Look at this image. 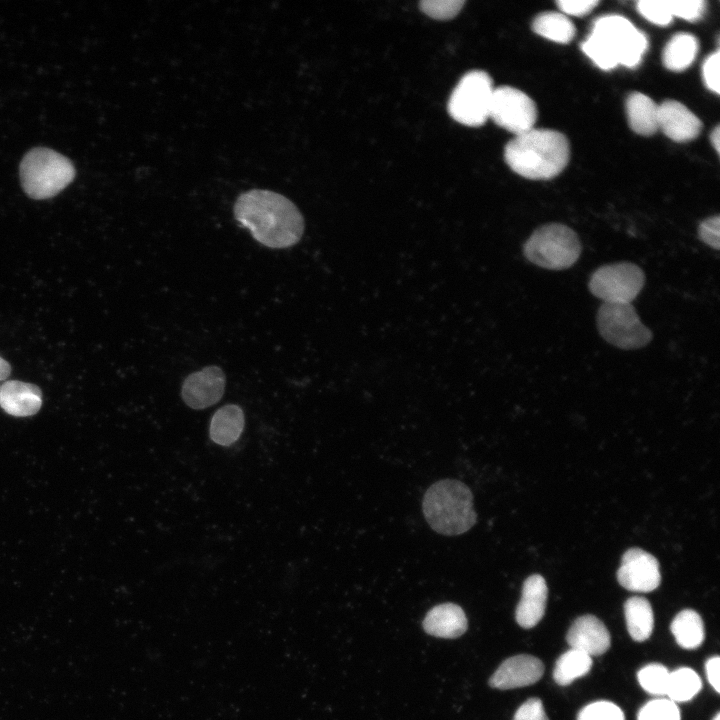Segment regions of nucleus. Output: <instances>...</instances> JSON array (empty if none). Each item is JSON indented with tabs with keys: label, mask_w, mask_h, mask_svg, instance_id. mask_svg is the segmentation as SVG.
Segmentation results:
<instances>
[{
	"label": "nucleus",
	"mask_w": 720,
	"mask_h": 720,
	"mask_svg": "<svg viewBox=\"0 0 720 720\" xmlns=\"http://www.w3.org/2000/svg\"><path fill=\"white\" fill-rule=\"evenodd\" d=\"M234 216L257 242L269 248L291 247L304 232L299 209L285 196L269 190L253 189L240 194Z\"/></svg>",
	"instance_id": "f257e3e1"
},
{
	"label": "nucleus",
	"mask_w": 720,
	"mask_h": 720,
	"mask_svg": "<svg viewBox=\"0 0 720 720\" xmlns=\"http://www.w3.org/2000/svg\"><path fill=\"white\" fill-rule=\"evenodd\" d=\"M570 147L564 134L549 129H531L515 136L504 149L507 165L531 180H548L569 162Z\"/></svg>",
	"instance_id": "f03ea898"
},
{
	"label": "nucleus",
	"mask_w": 720,
	"mask_h": 720,
	"mask_svg": "<svg viewBox=\"0 0 720 720\" xmlns=\"http://www.w3.org/2000/svg\"><path fill=\"white\" fill-rule=\"evenodd\" d=\"M646 36L628 19L607 15L594 22L593 29L582 43V51L601 69L610 70L619 64L636 67L647 49Z\"/></svg>",
	"instance_id": "7ed1b4c3"
},
{
	"label": "nucleus",
	"mask_w": 720,
	"mask_h": 720,
	"mask_svg": "<svg viewBox=\"0 0 720 720\" xmlns=\"http://www.w3.org/2000/svg\"><path fill=\"white\" fill-rule=\"evenodd\" d=\"M423 513L430 527L443 535H459L476 523L470 489L454 479L431 485L423 498Z\"/></svg>",
	"instance_id": "20e7f679"
},
{
	"label": "nucleus",
	"mask_w": 720,
	"mask_h": 720,
	"mask_svg": "<svg viewBox=\"0 0 720 720\" xmlns=\"http://www.w3.org/2000/svg\"><path fill=\"white\" fill-rule=\"evenodd\" d=\"M21 185L32 199L56 196L75 177L72 162L64 155L46 147H36L23 157L19 168Z\"/></svg>",
	"instance_id": "39448f33"
},
{
	"label": "nucleus",
	"mask_w": 720,
	"mask_h": 720,
	"mask_svg": "<svg viewBox=\"0 0 720 720\" xmlns=\"http://www.w3.org/2000/svg\"><path fill=\"white\" fill-rule=\"evenodd\" d=\"M582 246L576 232L562 223L538 227L523 245L528 261L548 270H564L580 257Z\"/></svg>",
	"instance_id": "423d86ee"
},
{
	"label": "nucleus",
	"mask_w": 720,
	"mask_h": 720,
	"mask_svg": "<svg viewBox=\"0 0 720 720\" xmlns=\"http://www.w3.org/2000/svg\"><path fill=\"white\" fill-rule=\"evenodd\" d=\"M596 324L605 341L624 350L643 348L653 338L631 303L603 302L596 314Z\"/></svg>",
	"instance_id": "0eeeda50"
},
{
	"label": "nucleus",
	"mask_w": 720,
	"mask_h": 720,
	"mask_svg": "<svg viewBox=\"0 0 720 720\" xmlns=\"http://www.w3.org/2000/svg\"><path fill=\"white\" fill-rule=\"evenodd\" d=\"M493 91L489 74L482 70L469 71L451 93L448 102L450 116L466 126L483 125L489 118Z\"/></svg>",
	"instance_id": "6e6552de"
},
{
	"label": "nucleus",
	"mask_w": 720,
	"mask_h": 720,
	"mask_svg": "<svg viewBox=\"0 0 720 720\" xmlns=\"http://www.w3.org/2000/svg\"><path fill=\"white\" fill-rule=\"evenodd\" d=\"M643 270L632 262L602 265L591 275L590 292L603 302L631 303L645 284Z\"/></svg>",
	"instance_id": "1a4fd4ad"
},
{
	"label": "nucleus",
	"mask_w": 720,
	"mask_h": 720,
	"mask_svg": "<svg viewBox=\"0 0 720 720\" xmlns=\"http://www.w3.org/2000/svg\"><path fill=\"white\" fill-rule=\"evenodd\" d=\"M489 118L515 136L534 128L537 108L523 91L511 86L494 88Z\"/></svg>",
	"instance_id": "9d476101"
},
{
	"label": "nucleus",
	"mask_w": 720,
	"mask_h": 720,
	"mask_svg": "<svg viewBox=\"0 0 720 720\" xmlns=\"http://www.w3.org/2000/svg\"><path fill=\"white\" fill-rule=\"evenodd\" d=\"M617 579L620 585L629 591H653L661 582L659 563L643 549L630 548L622 556Z\"/></svg>",
	"instance_id": "9b49d317"
},
{
	"label": "nucleus",
	"mask_w": 720,
	"mask_h": 720,
	"mask_svg": "<svg viewBox=\"0 0 720 720\" xmlns=\"http://www.w3.org/2000/svg\"><path fill=\"white\" fill-rule=\"evenodd\" d=\"M226 377L218 366H207L188 375L181 395L190 408L205 409L216 404L223 396Z\"/></svg>",
	"instance_id": "f8f14e48"
},
{
	"label": "nucleus",
	"mask_w": 720,
	"mask_h": 720,
	"mask_svg": "<svg viewBox=\"0 0 720 720\" xmlns=\"http://www.w3.org/2000/svg\"><path fill=\"white\" fill-rule=\"evenodd\" d=\"M544 665L528 654L512 656L498 667L489 679L492 688L507 690L532 685L540 680Z\"/></svg>",
	"instance_id": "ddd939ff"
},
{
	"label": "nucleus",
	"mask_w": 720,
	"mask_h": 720,
	"mask_svg": "<svg viewBox=\"0 0 720 720\" xmlns=\"http://www.w3.org/2000/svg\"><path fill=\"white\" fill-rule=\"evenodd\" d=\"M701 128L699 118L681 102L670 99L658 105V129L671 140L690 141L699 135Z\"/></svg>",
	"instance_id": "4468645a"
},
{
	"label": "nucleus",
	"mask_w": 720,
	"mask_h": 720,
	"mask_svg": "<svg viewBox=\"0 0 720 720\" xmlns=\"http://www.w3.org/2000/svg\"><path fill=\"white\" fill-rule=\"evenodd\" d=\"M566 640L571 649L589 656L605 653L610 647V634L606 626L594 615L578 617L570 626Z\"/></svg>",
	"instance_id": "2eb2a0df"
},
{
	"label": "nucleus",
	"mask_w": 720,
	"mask_h": 720,
	"mask_svg": "<svg viewBox=\"0 0 720 720\" xmlns=\"http://www.w3.org/2000/svg\"><path fill=\"white\" fill-rule=\"evenodd\" d=\"M41 405L42 392L35 384L11 380L0 387V406L12 416L34 415Z\"/></svg>",
	"instance_id": "dca6fc26"
},
{
	"label": "nucleus",
	"mask_w": 720,
	"mask_h": 720,
	"mask_svg": "<svg viewBox=\"0 0 720 720\" xmlns=\"http://www.w3.org/2000/svg\"><path fill=\"white\" fill-rule=\"evenodd\" d=\"M548 595L545 579L539 574L529 576L523 583L522 595L516 607L517 623L523 628H532L542 619Z\"/></svg>",
	"instance_id": "f3484780"
},
{
	"label": "nucleus",
	"mask_w": 720,
	"mask_h": 720,
	"mask_svg": "<svg viewBox=\"0 0 720 720\" xmlns=\"http://www.w3.org/2000/svg\"><path fill=\"white\" fill-rule=\"evenodd\" d=\"M424 630L435 637L457 638L467 629V618L462 608L443 603L431 608L423 620Z\"/></svg>",
	"instance_id": "a211bd4d"
},
{
	"label": "nucleus",
	"mask_w": 720,
	"mask_h": 720,
	"mask_svg": "<svg viewBox=\"0 0 720 720\" xmlns=\"http://www.w3.org/2000/svg\"><path fill=\"white\" fill-rule=\"evenodd\" d=\"M245 418L242 408L236 404H227L219 408L210 422V438L219 445L229 446L235 443L244 429Z\"/></svg>",
	"instance_id": "6ab92c4d"
},
{
	"label": "nucleus",
	"mask_w": 720,
	"mask_h": 720,
	"mask_svg": "<svg viewBox=\"0 0 720 720\" xmlns=\"http://www.w3.org/2000/svg\"><path fill=\"white\" fill-rule=\"evenodd\" d=\"M625 106L629 126L636 134L651 136L658 130V104L649 96L633 92Z\"/></svg>",
	"instance_id": "aec40b11"
},
{
	"label": "nucleus",
	"mask_w": 720,
	"mask_h": 720,
	"mask_svg": "<svg viewBox=\"0 0 720 720\" xmlns=\"http://www.w3.org/2000/svg\"><path fill=\"white\" fill-rule=\"evenodd\" d=\"M624 613L632 639L638 642L647 640L654 627V614L650 602L644 597H630L624 604Z\"/></svg>",
	"instance_id": "412c9836"
},
{
	"label": "nucleus",
	"mask_w": 720,
	"mask_h": 720,
	"mask_svg": "<svg viewBox=\"0 0 720 720\" xmlns=\"http://www.w3.org/2000/svg\"><path fill=\"white\" fill-rule=\"evenodd\" d=\"M698 52V40L689 33H677L666 44L662 60L671 71H683L695 60Z\"/></svg>",
	"instance_id": "4be33fe9"
},
{
	"label": "nucleus",
	"mask_w": 720,
	"mask_h": 720,
	"mask_svg": "<svg viewBox=\"0 0 720 720\" xmlns=\"http://www.w3.org/2000/svg\"><path fill=\"white\" fill-rule=\"evenodd\" d=\"M670 629L677 644L684 649L698 648L705 637L703 621L692 609L679 612L673 619Z\"/></svg>",
	"instance_id": "5701e85b"
},
{
	"label": "nucleus",
	"mask_w": 720,
	"mask_h": 720,
	"mask_svg": "<svg viewBox=\"0 0 720 720\" xmlns=\"http://www.w3.org/2000/svg\"><path fill=\"white\" fill-rule=\"evenodd\" d=\"M532 30L551 41L567 44L575 36L576 29L571 20L560 12H543L532 22Z\"/></svg>",
	"instance_id": "b1692460"
},
{
	"label": "nucleus",
	"mask_w": 720,
	"mask_h": 720,
	"mask_svg": "<svg viewBox=\"0 0 720 720\" xmlns=\"http://www.w3.org/2000/svg\"><path fill=\"white\" fill-rule=\"evenodd\" d=\"M591 667V656L579 650L570 649L557 659L553 678L558 685L566 686L586 675Z\"/></svg>",
	"instance_id": "393cba45"
},
{
	"label": "nucleus",
	"mask_w": 720,
	"mask_h": 720,
	"mask_svg": "<svg viewBox=\"0 0 720 720\" xmlns=\"http://www.w3.org/2000/svg\"><path fill=\"white\" fill-rule=\"evenodd\" d=\"M701 687L699 675L691 668L681 667L670 672L666 696L675 703L686 702L696 696Z\"/></svg>",
	"instance_id": "a878e982"
},
{
	"label": "nucleus",
	"mask_w": 720,
	"mask_h": 720,
	"mask_svg": "<svg viewBox=\"0 0 720 720\" xmlns=\"http://www.w3.org/2000/svg\"><path fill=\"white\" fill-rule=\"evenodd\" d=\"M670 672L659 663H651L641 668L637 673L638 682L649 694L664 696L667 692Z\"/></svg>",
	"instance_id": "bb28decb"
},
{
	"label": "nucleus",
	"mask_w": 720,
	"mask_h": 720,
	"mask_svg": "<svg viewBox=\"0 0 720 720\" xmlns=\"http://www.w3.org/2000/svg\"><path fill=\"white\" fill-rule=\"evenodd\" d=\"M637 720H680V711L672 700L657 698L642 706Z\"/></svg>",
	"instance_id": "cd10ccee"
},
{
	"label": "nucleus",
	"mask_w": 720,
	"mask_h": 720,
	"mask_svg": "<svg viewBox=\"0 0 720 720\" xmlns=\"http://www.w3.org/2000/svg\"><path fill=\"white\" fill-rule=\"evenodd\" d=\"M577 720H625L620 707L610 701H596L583 707Z\"/></svg>",
	"instance_id": "c85d7f7f"
},
{
	"label": "nucleus",
	"mask_w": 720,
	"mask_h": 720,
	"mask_svg": "<svg viewBox=\"0 0 720 720\" xmlns=\"http://www.w3.org/2000/svg\"><path fill=\"white\" fill-rule=\"evenodd\" d=\"M463 0H424L420 9L429 17L437 20H448L455 17L462 9Z\"/></svg>",
	"instance_id": "c756f323"
},
{
	"label": "nucleus",
	"mask_w": 720,
	"mask_h": 720,
	"mask_svg": "<svg viewBox=\"0 0 720 720\" xmlns=\"http://www.w3.org/2000/svg\"><path fill=\"white\" fill-rule=\"evenodd\" d=\"M637 9L645 19L656 25L666 26L673 20L667 0H640Z\"/></svg>",
	"instance_id": "7c9ffc66"
},
{
	"label": "nucleus",
	"mask_w": 720,
	"mask_h": 720,
	"mask_svg": "<svg viewBox=\"0 0 720 720\" xmlns=\"http://www.w3.org/2000/svg\"><path fill=\"white\" fill-rule=\"evenodd\" d=\"M667 4L672 17L687 21L700 19L706 9V2L703 0H667Z\"/></svg>",
	"instance_id": "2f4dec72"
},
{
	"label": "nucleus",
	"mask_w": 720,
	"mask_h": 720,
	"mask_svg": "<svg viewBox=\"0 0 720 720\" xmlns=\"http://www.w3.org/2000/svg\"><path fill=\"white\" fill-rule=\"evenodd\" d=\"M719 66L720 54L716 52L710 54L704 61L702 66V76L707 88L716 94L720 92L719 84Z\"/></svg>",
	"instance_id": "473e14b6"
},
{
	"label": "nucleus",
	"mask_w": 720,
	"mask_h": 720,
	"mask_svg": "<svg viewBox=\"0 0 720 720\" xmlns=\"http://www.w3.org/2000/svg\"><path fill=\"white\" fill-rule=\"evenodd\" d=\"M719 228V215L709 217L700 223L698 227V236L702 242L718 250L720 247Z\"/></svg>",
	"instance_id": "72a5a7b5"
},
{
	"label": "nucleus",
	"mask_w": 720,
	"mask_h": 720,
	"mask_svg": "<svg viewBox=\"0 0 720 720\" xmlns=\"http://www.w3.org/2000/svg\"><path fill=\"white\" fill-rule=\"evenodd\" d=\"M513 720H549L539 698L526 700L516 710Z\"/></svg>",
	"instance_id": "f704fd0d"
},
{
	"label": "nucleus",
	"mask_w": 720,
	"mask_h": 720,
	"mask_svg": "<svg viewBox=\"0 0 720 720\" xmlns=\"http://www.w3.org/2000/svg\"><path fill=\"white\" fill-rule=\"evenodd\" d=\"M557 6L564 15L584 16L590 13L598 4V0H558Z\"/></svg>",
	"instance_id": "c9c22d12"
},
{
	"label": "nucleus",
	"mask_w": 720,
	"mask_h": 720,
	"mask_svg": "<svg viewBox=\"0 0 720 720\" xmlns=\"http://www.w3.org/2000/svg\"><path fill=\"white\" fill-rule=\"evenodd\" d=\"M719 666H720V658L718 656L709 658L706 661V665H705L707 679H708L710 685L714 688V690L717 693H719V688H720Z\"/></svg>",
	"instance_id": "e433bc0d"
},
{
	"label": "nucleus",
	"mask_w": 720,
	"mask_h": 720,
	"mask_svg": "<svg viewBox=\"0 0 720 720\" xmlns=\"http://www.w3.org/2000/svg\"><path fill=\"white\" fill-rule=\"evenodd\" d=\"M11 373V366L10 364L0 357V380L6 379Z\"/></svg>",
	"instance_id": "4c0bfd02"
},
{
	"label": "nucleus",
	"mask_w": 720,
	"mask_h": 720,
	"mask_svg": "<svg viewBox=\"0 0 720 720\" xmlns=\"http://www.w3.org/2000/svg\"><path fill=\"white\" fill-rule=\"evenodd\" d=\"M711 142H712L713 147L715 148L716 152L719 153V151H720V128H719V126H716L715 129L712 131Z\"/></svg>",
	"instance_id": "58836bf2"
},
{
	"label": "nucleus",
	"mask_w": 720,
	"mask_h": 720,
	"mask_svg": "<svg viewBox=\"0 0 720 720\" xmlns=\"http://www.w3.org/2000/svg\"><path fill=\"white\" fill-rule=\"evenodd\" d=\"M713 720H720V714L717 713V714L715 715V717L713 718Z\"/></svg>",
	"instance_id": "ea45409f"
}]
</instances>
